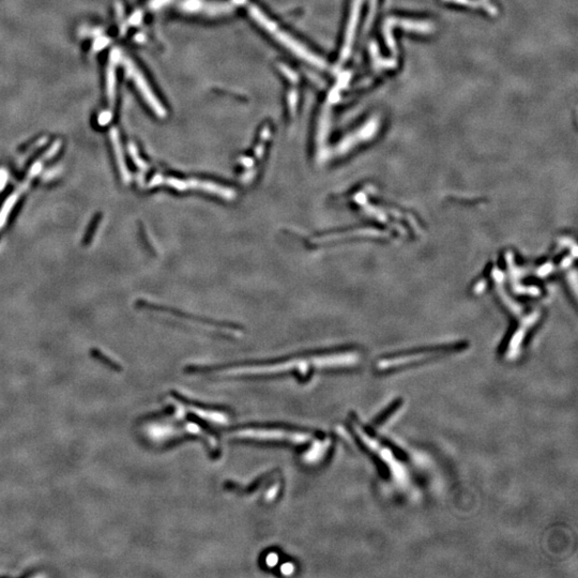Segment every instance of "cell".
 I'll list each match as a JSON object with an SVG mask.
<instances>
[{"label":"cell","instance_id":"1","mask_svg":"<svg viewBox=\"0 0 578 578\" xmlns=\"http://www.w3.org/2000/svg\"><path fill=\"white\" fill-rule=\"evenodd\" d=\"M356 359L354 357H350L347 355H338V356H330V357H317L312 358L310 360H293L288 361L285 363H280L275 365L270 366H245V367H237L234 369L226 371V375H234V376H240V375H269V374H278L282 371H288L291 368H302L304 371H308L310 366H317V367H331V366H341V365H348V363H354Z\"/></svg>","mask_w":578,"mask_h":578},{"label":"cell","instance_id":"2","mask_svg":"<svg viewBox=\"0 0 578 578\" xmlns=\"http://www.w3.org/2000/svg\"><path fill=\"white\" fill-rule=\"evenodd\" d=\"M250 12H251V15L259 22L260 25H262L264 28H266L269 32H271L272 35H273L282 44H284L285 47H287L289 50H291L294 54H297L299 57H301L302 59H305L307 61H309L310 63H313L317 66H320V67L325 66V63H323L322 60H320L319 58H317L315 55L310 53L307 49L302 47V45L299 44L296 40H293L291 37H289L287 33L278 29V27L273 24V22L269 20L262 12H260V11L257 8H255V7L250 8Z\"/></svg>","mask_w":578,"mask_h":578},{"label":"cell","instance_id":"3","mask_svg":"<svg viewBox=\"0 0 578 578\" xmlns=\"http://www.w3.org/2000/svg\"><path fill=\"white\" fill-rule=\"evenodd\" d=\"M238 438L242 439H257V440H279L287 441V443L300 445L309 439V435L302 433L288 432L282 429H243L235 434Z\"/></svg>","mask_w":578,"mask_h":578},{"label":"cell","instance_id":"4","mask_svg":"<svg viewBox=\"0 0 578 578\" xmlns=\"http://www.w3.org/2000/svg\"><path fill=\"white\" fill-rule=\"evenodd\" d=\"M156 183H166V186L168 187H172L178 191H184V190H189V189H194V190H202V191H206V192H210L213 193V194H217L223 198H232L234 196V192L229 189H226L220 186H215L214 183L211 182H203V181H198V180H180V179H174V178H168V179H162V178H158L156 177L153 181H152V184H156Z\"/></svg>","mask_w":578,"mask_h":578},{"label":"cell","instance_id":"5","mask_svg":"<svg viewBox=\"0 0 578 578\" xmlns=\"http://www.w3.org/2000/svg\"><path fill=\"white\" fill-rule=\"evenodd\" d=\"M91 355H93V357H94L95 359H97L98 361L102 362V363L105 364L106 366H108V367L111 368V369L117 371V372H119V371L122 369L121 366H120L118 363H116V362H114L111 359H109V358H108L107 356H105L104 354H102L100 350L93 349V350H91Z\"/></svg>","mask_w":578,"mask_h":578}]
</instances>
